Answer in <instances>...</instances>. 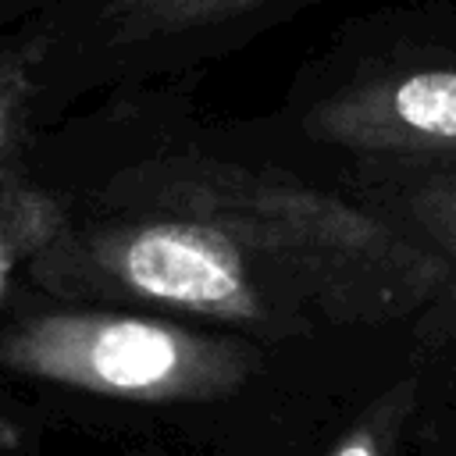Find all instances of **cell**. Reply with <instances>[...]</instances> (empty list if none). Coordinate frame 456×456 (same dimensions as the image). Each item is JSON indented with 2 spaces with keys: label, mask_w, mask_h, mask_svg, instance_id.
I'll return each instance as SVG.
<instances>
[{
  "label": "cell",
  "mask_w": 456,
  "mask_h": 456,
  "mask_svg": "<svg viewBox=\"0 0 456 456\" xmlns=\"http://www.w3.org/2000/svg\"><path fill=\"white\" fill-rule=\"evenodd\" d=\"M267 4H278V0H110L107 14L118 25V32L139 39V36H164V32H185L196 25H214Z\"/></svg>",
  "instance_id": "4"
},
{
  "label": "cell",
  "mask_w": 456,
  "mask_h": 456,
  "mask_svg": "<svg viewBox=\"0 0 456 456\" xmlns=\"http://www.w3.org/2000/svg\"><path fill=\"white\" fill-rule=\"evenodd\" d=\"M338 456H374V449L367 442H349V445L338 449Z\"/></svg>",
  "instance_id": "5"
},
{
  "label": "cell",
  "mask_w": 456,
  "mask_h": 456,
  "mask_svg": "<svg viewBox=\"0 0 456 456\" xmlns=\"http://www.w3.org/2000/svg\"><path fill=\"white\" fill-rule=\"evenodd\" d=\"M18 363L114 395H153L185 374L182 338L150 321H50L14 342Z\"/></svg>",
  "instance_id": "1"
},
{
  "label": "cell",
  "mask_w": 456,
  "mask_h": 456,
  "mask_svg": "<svg viewBox=\"0 0 456 456\" xmlns=\"http://www.w3.org/2000/svg\"><path fill=\"white\" fill-rule=\"evenodd\" d=\"M338 125L374 135H399L420 142H456V68L406 71L392 82L346 100L335 110Z\"/></svg>",
  "instance_id": "3"
},
{
  "label": "cell",
  "mask_w": 456,
  "mask_h": 456,
  "mask_svg": "<svg viewBox=\"0 0 456 456\" xmlns=\"http://www.w3.org/2000/svg\"><path fill=\"white\" fill-rule=\"evenodd\" d=\"M0 135H4V110H0Z\"/></svg>",
  "instance_id": "6"
},
{
  "label": "cell",
  "mask_w": 456,
  "mask_h": 456,
  "mask_svg": "<svg viewBox=\"0 0 456 456\" xmlns=\"http://www.w3.org/2000/svg\"><path fill=\"white\" fill-rule=\"evenodd\" d=\"M121 271L132 289L185 303V306H232L242 296V267L232 246L207 232L189 224H157L139 232L125 256Z\"/></svg>",
  "instance_id": "2"
}]
</instances>
